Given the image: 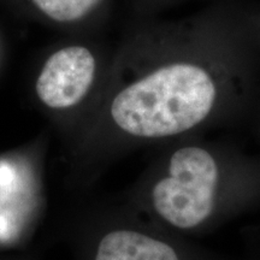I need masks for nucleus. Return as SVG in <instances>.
Here are the masks:
<instances>
[{"label": "nucleus", "instance_id": "obj_1", "mask_svg": "<svg viewBox=\"0 0 260 260\" xmlns=\"http://www.w3.org/2000/svg\"><path fill=\"white\" fill-rule=\"evenodd\" d=\"M217 90L206 70L176 63L160 68L117 94L113 121L140 138H165L188 132L212 110Z\"/></svg>", "mask_w": 260, "mask_h": 260}, {"label": "nucleus", "instance_id": "obj_2", "mask_svg": "<svg viewBox=\"0 0 260 260\" xmlns=\"http://www.w3.org/2000/svg\"><path fill=\"white\" fill-rule=\"evenodd\" d=\"M218 178V165L206 149H177L171 155L169 175L152 191L154 209L171 225L193 229L212 213Z\"/></svg>", "mask_w": 260, "mask_h": 260}, {"label": "nucleus", "instance_id": "obj_3", "mask_svg": "<svg viewBox=\"0 0 260 260\" xmlns=\"http://www.w3.org/2000/svg\"><path fill=\"white\" fill-rule=\"evenodd\" d=\"M95 74V59L82 46L61 48L48 58L37 81L38 96L51 109H68L83 99Z\"/></svg>", "mask_w": 260, "mask_h": 260}, {"label": "nucleus", "instance_id": "obj_4", "mask_svg": "<svg viewBox=\"0 0 260 260\" xmlns=\"http://www.w3.org/2000/svg\"><path fill=\"white\" fill-rule=\"evenodd\" d=\"M94 260H180L168 243L138 232L116 230L103 237Z\"/></svg>", "mask_w": 260, "mask_h": 260}, {"label": "nucleus", "instance_id": "obj_5", "mask_svg": "<svg viewBox=\"0 0 260 260\" xmlns=\"http://www.w3.org/2000/svg\"><path fill=\"white\" fill-rule=\"evenodd\" d=\"M48 17L58 22H74L84 17L99 0H32Z\"/></svg>", "mask_w": 260, "mask_h": 260}]
</instances>
